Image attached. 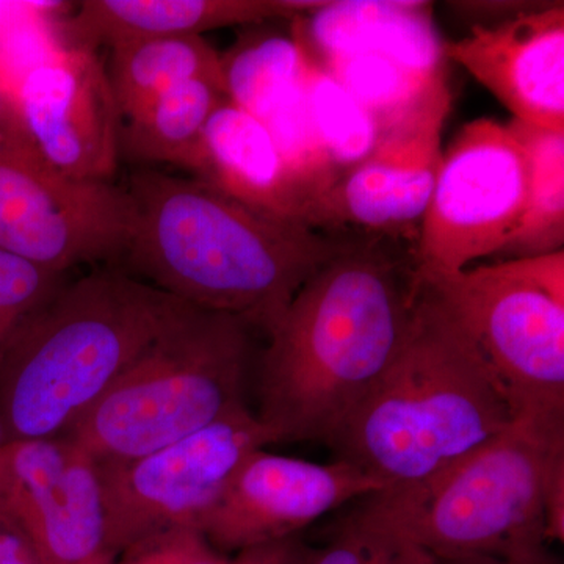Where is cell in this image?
Returning <instances> with one entry per match:
<instances>
[{
  "label": "cell",
  "instance_id": "1",
  "mask_svg": "<svg viewBox=\"0 0 564 564\" xmlns=\"http://www.w3.org/2000/svg\"><path fill=\"white\" fill-rule=\"evenodd\" d=\"M417 274L381 237L352 242L310 278L267 329L259 421L281 441L332 444L388 369L410 322Z\"/></svg>",
  "mask_w": 564,
  "mask_h": 564
},
{
  "label": "cell",
  "instance_id": "2",
  "mask_svg": "<svg viewBox=\"0 0 564 564\" xmlns=\"http://www.w3.org/2000/svg\"><path fill=\"white\" fill-rule=\"evenodd\" d=\"M124 191L131 225L120 261L129 274L265 333L304 282L352 243L148 166Z\"/></svg>",
  "mask_w": 564,
  "mask_h": 564
},
{
  "label": "cell",
  "instance_id": "3",
  "mask_svg": "<svg viewBox=\"0 0 564 564\" xmlns=\"http://www.w3.org/2000/svg\"><path fill=\"white\" fill-rule=\"evenodd\" d=\"M513 421L477 345L417 278L399 350L329 447L384 491L410 489L474 454Z\"/></svg>",
  "mask_w": 564,
  "mask_h": 564
},
{
  "label": "cell",
  "instance_id": "4",
  "mask_svg": "<svg viewBox=\"0 0 564 564\" xmlns=\"http://www.w3.org/2000/svg\"><path fill=\"white\" fill-rule=\"evenodd\" d=\"M188 306L121 269L63 281L0 351L2 444L68 433Z\"/></svg>",
  "mask_w": 564,
  "mask_h": 564
},
{
  "label": "cell",
  "instance_id": "5",
  "mask_svg": "<svg viewBox=\"0 0 564 564\" xmlns=\"http://www.w3.org/2000/svg\"><path fill=\"white\" fill-rule=\"evenodd\" d=\"M564 466V429L513 421L484 447L410 489L364 497L350 514L397 547L432 558L551 554L545 491Z\"/></svg>",
  "mask_w": 564,
  "mask_h": 564
},
{
  "label": "cell",
  "instance_id": "6",
  "mask_svg": "<svg viewBox=\"0 0 564 564\" xmlns=\"http://www.w3.org/2000/svg\"><path fill=\"white\" fill-rule=\"evenodd\" d=\"M251 329L191 304L63 436L98 463L128 462L247 406Z\"/></svg>",
  "mask_w": 564,
  "mask_h": 564
},
{
  "label": "cell",
  "instance_id": "7",
  "mask_svg": "<svg viewBox=\"0 0 564 564\" xmlns=\"http://www.w3.org/2000/svg\"><path fill=\"white\" fill-rule=\"evenodd\" d=\"M417 278L477 345L514 421L564 429V250Z\"/></svg>",
  "mask_w": 564,
  "mask_h": 564
},
{
  "label": "cell",
  "instance_id": "8",
  "mask_svg": "<svg viewBox=\"0 0 564 564\" xmlns=\"http://www.w3.org/2000/svg\"><path fill=\"white\" fill-rule=\"evenodd\" d=\"M278 443L248 406L202 432L128 462L98 463L104 552L118 556L152 534L195 527L248 455Z\"/></svg>",
  "mask_w": 564,
  "mask_h": 564
},
{
  "label": "cell",
  "instance_id": "9",
  "mask_svg": "<svg viewBox=\"0 0 564 564\" xmlns=\"http://www.w3.org/2000/svg\"><path fill=\"white\" fill-rule=\"evenodd\" d=\"M527 152L507 124H464L441 159L414 251L419 276L454 274L500 254L521 226L529 195Z\"/></svg>",
  "mask_w": 564,
  "mask_h": 564
},
{
  "label": "cell",
  "instance_id": "10",
  "mask_svg": "<svg viewBox=\"0 0 564 564\" xmlns=\"http://www.w3.org/2000/svg\"><path fill=\"white\" fill-rule=\"evenodd\" d=\"M129 225L124 187L55 172L11 118L0 132V250L65 274L82 263L120 261Z\"/></svg>",
  "mask_w": 564,
  "mask_h": 564
},
{
  "label": "cell",
  "instance_id": "11",
  "mask_svg": "<svg viewBox=\"0 0 564 564\" xmlns=\"http://www.w3.org/2000/svg\"><path fill=\"white\" fill-rule=\"evenodd\" d=\"M13 124L40 161L79 181L113 182L121 113L106 65L87 47H54L24 74Z\"/></svg>",
  "mask_w": 564,
  "mask_h": 564
},
{
  "label": "cell",
  "instance_id": "12",
  "mask_svg": "<svg viewBox=\"0 0 564 564\" xmlns=\"http://www.w3.org/2000/svg\"><path fill=\"white\" fill-rule=\"evenodd\" d=\"M0 514L44 564H80L102 554L98 462L66 436L0 444Z\"/></svg>",
  "mask_w": 564,
  "mask_h": 564
},
{
  "label": "cell",
  "instance_id": "13",
  "mask_svg": "<svg viewBox=\"0 0 564 564\" xmlns=\"http://www.w3.org/2000/svg\"><path fill=\"white\" fill-rule=\"evenodd\" d=\"M384 491L355 464L304 462L259 448L240 464L196 529L221 554L296 536L351 500Z\"/></svg>",
  "mask_w": 564,
  "mask_h": 564
},
{
  "label": "cell",
  "instance_id": "14",
  "mask_svg": "<svg viewBox=\"0 0 564 564\" xmlns=\"http://www.w3.org/2000/svg\"><path fill=\"white\" fill-rule=\"evenodd\" d=\"M448 110L451 104L434 107L381 135L372 155L315 204L310 228L356 226L381 239L415 228L419 236L443 159Z\"/></svg>",
  "mask_w": 564,
  "mask_h": 564
},
{
  "label": "cell",
  "instance_id": "15",
  "mask_svg": "<svg viewBox=\"0 0 564 564\" xmlns=\"http://www.w3.org/2000/svg\"><path fill=\"white\" fill-rule=\"evenodd\" d=\"M462 65L513 113V120L564 132V3L494 25H475L466 39L444 43Z\"/></svg>",
  "mask_w": 564,
  "mask_h": 564
},
{
  "label": "cell",
  "instance_id": "16",
  "mask_svg": "<svg viewBox=\"0 0 564 564\" xmlns=\"http://www.w3.org/2000/svg\"><path fill=\"white\" fill-rule=\"evenodd\" d=\"M432 11L421 0H325L292 20V36L314 62L375 52L436 76L445 73L447 58Z\"/></svg>",
  "mask_w": 564,
  "mask_h": 564
},
{
  "label": "cell",
  "instance_id": "17",
  "mask_svg": "<svg viewBox=\"0 0 564 564\" xmlns=\"http://www.w3.org/2000/svg\"><path fill=\"white\" fill-rule=\"evenodd\" d=\"M188 173L245 206L304 225L302 199L269 128L228 98L207 120Z\"/></svg>",
  "mask_w": 564,
  "mask_h": 564
},
{
  "label": "cell",
  "instance_id": "18",
  "mask_svg": "<svg viewBox=\"0 0 564 564\" xmlns=\"http://www.w3.org/2000/svg\"><path fill=\"white\" fill-rule=\"evenodd\" d=\"M299 0H84L69 18L70 46L113 47L132 41L203 36L231 25L302 17Z\"/></svg>",
  "mask_w": 564,
  "mask_h": 564
},
{
  "label": "cell",
  "instance_id": "19",
  "mask_svg": "<svg viewBox=\"0 0 564 564\" xmlns=\"http://www.w3.org/2000/svg\"><path fill=\"white\" fill-rule=\"evenodd\" d=\"M106 70L121 120L185 82L212 80L223 87L221 57L204 36L117 44L110 47Z\"/></svg>",
  "mask_w": 564,
  "mask_h": 564
},
{
  "label": "cell",
  "instance_id": "20",
  "mask_svg": "<svg viewBox=\"0 0 564 564\" xmlns=\"http://www.w3.org/2000/svg\"><path fill=\"white\" fill-rule=\"evenodd\" d=\"M226 98L221 85L191 80L121 120V158L191 172L206 122Z\"/></svg>",
  "mask_w": 564,
  "mask_h": 564
},
{
  "label": "cell",
  "instance_id": "21",
  "mask_svg": "<svg viewBox=\"0 0 564 564\" xmlns=\"http://www.w3.org/2000/svg\"><path fill=\"white\" fill-rule=\"evenodd\" d=\"M315 63L372 115L380 137L440 104L451 102L445 73L430 76L375 52L336 55Z\"/></svg>",
  "mask_w": 564,
  "mask_h": 564
},
{
  "label": "cell",
  "instance_id": "22",
  "mask_svg": "<svg viewBox=\"0 0 564 564\" xmlns=\"http://www.w3.org/2000/svg\"><path fill=\"white\" fill-rule=\"evenodd\" d=\"M508 129L529 159V195L521 226L500 254L534 258L562 251L564 243V132L511 120Z\"/></svg>",
  "mask_w": 564,
  "mask_h": 564
},
{
  "label": "cell",
  "instance_id": "23",
  "mask_svg": "<svg viewBox=\"0 0 564 564\" xmlns=\"http://www.w3.org/2000/svg\"><path fill=\"white\" fill-rule=\"evenodd\" d=\"M306 65V52L293 36H263L240 43L221 57L226 98L265 121L302 84Z\"/></svg>",
  "mask_w": 564,
  "mask_h": 564
},
{
  "label": "cell",
  "instance_id": "24",
  "mask_svg": "<svg viewBox=\"0 0 564 564\" xmlns=\"http://www.w3.org/2000/svg\"><path fill=\"white\" fill-rule=\"evenodd\" d=\"M303 88L315 129L340 180L372 155L380 140L377 121L310 57Z\"/></svg>",
  "mask_w": 564,
  "mask_h": 564
},
{
  "label": "cell",
  "instance_id": "25",
  "mask_svg": "<svg viewBox=\"0 0 564 564\" xmlns=\"http://www.w3.org/2000/svg\"><path fill=\"white\" fill-rule=\"evenodd\" d=\"M262 122L281 152L293 187L303 203L304 225L310 226L307 220L315 204L332 191L339 174L329 162L311 118L303 80Z\"/></svg>",
  "mask_w": 564,
  "mask_h": 564
},
{
  "label": "cell",
  "instance_id": "26",
  "mask_svg": "<svg viewBox=\"0 0 564 564\" xmlns=\"http://www.w3.org/2000/svg\"><path fill=\"white\" fill-rule=\"evenodd\" d=\"M63 281L65 274L0 250V351L18 326L35 313Z\"/></svg>",
  "mask_w": 564,
  "mask_h": 564
},
{
  "label": "cell",
  "instance_id": "27",
  "mask_svg": "<svg viewBox=\"0 0 564 564\" xmlns=\"http://www.w3.org/2000/svg\"><path fill=\"white\" fill-rule=\"evenodd\" d=\"M195 527H176L152 534L122 551L115 564H228Z\"/></svg>",
  "mask_w": 564,
  "mask_h": 564
},
{
  "label": "cell",
  "instance_id": "28",
  "mask_svg": "<svg viewBox=\"0 0 564 564\" xmlns=\"http://www.w3.org/2000/svg\"><path fill=\"white\" fill-rule=\"evenodd\" d=\"M304 564H404L402 551L383 534L348 516L333 543L311 552Z\"/></svg>",
  "mask_w": 564,
  "mask_h": 564
},
{
  "label": "cell",
  "instance_id": "29",
  "mask_svg": "<svg viewBox=\"0 0 564 564\" xmlns=\"http://www.w3.org/2000/svg\"><path fill=\"white\" fill-rule=\"evenodd\" d=\"M311 552L299 536H291L243 549L228 564H304Z\"/></svg>",
  "mask_w": 564,
  "mask_h": 564
},
{
  "label": "cell",
  "instance_id": "30",
  "mask_svg": "<svg viewBox=\"0 0 564 564\" xmlns=\"http://www.w3.org/2000/svg\"><path fill=\"white\" fill-rule=\"evenodd\" d=\"M0 564H44L31 541L0 514Z\"/></svg>",
  "mask_w": 564,
  "mask_h": 564
},
{
  "label": "cell",
  "instance_id": "31",
  "mask_svg": "<svg viewBox=\"0 0 564 564\" xmlns=\"http://www.w3.org/2000/svg\"><path fill=\"white\" fill-rule=\"evenodd\" d=\"M425 564H560L554 555L549 554L543 558L530 560V562H516V560L497 558V556H455V558H432V556L422 555Z\"/></svg>",
  "mask_w": 564,
  "mask_h": 564
},
{
  "label": "cell",
  "instance_id": "32",
  "mask_svg": "<svg viewBox=\"0 0 564 564\" xmlns=\"http://www.w3.org/2000/svg\"><path fill=\"white\" fill-rule=\"evenodd\" d=\"M11 118H13V110H11L10 102L7 101L3 93L0 91V132L10 124Z\"/></svg>",
  "mask_w": 564,
  "mask_h": 564
},
{
  "label": "cell",
  "instance_id": "33",
  "mask_svg": "<svg viewBox=\"0 0 564 564\" xmlns=\"http://www.w3.org/2000/svg\"><path fill=\"white\" fill-rule=\"evenodd\" d=\"M115 558H117V556L107 554V552H102V554L93 556V558L87 560V562L80 564H115Z\"/></svg>",
  "mask_w": 564,
  "mask_h": 564
},
{
  "label": "cell",
  "instance_id": "34",
  "mask_svg": "<svg viewBox=\"0 0 564 564\" xmlns=\"http://www.w3.org/2000/svg\"><path fill=\"white\" fill-rule=\"evenodd\" d=\"M402 551V549H400ZM404 556V564H425L423 563L422 556L417 554V552L413 551H402Z\"/></svg>",
  "mask_w": 564,
  "mask_h": 564
},
{
  "label": "cell",
  "instance_id": "35",
  "mask_svg": "<svg viewBox=\"0 0 564 564\" xmlns=\"http://www.w3.org/2000/svg\"><path fill=\"white\" fill-rule=\"evenodd\" d=\"M18 6H20V3L0 2V21L3 20V17H6L9 11L13 10L14 7Z\"/></svg>",
  "mask_w": 564,
  "mask_h": 564
},
{
  "label": "cell",
  "instance_id": "36",
  "mask_svg": "<svg viewBox=\"0 0 564 564\" xmlns=\"http://www.w3.org/2000/svg\"><path fill=\"white\" fill-rule=\"evenodd\" d=\"M0 444H2V434H0Z\"/></svg>",
  "mask_w": 564,
  "mask_h": 564
}]
</instances>
